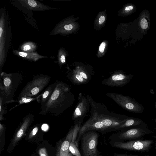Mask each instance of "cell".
Wrapping results in <instances>:
<instances>
[{
  "label": "cell",
  "mask_w": 156,
  "mask_h": 156,
  "mask_svg": "<svg viewBox=\"0 0 156 156\" xmlns=\"http://www.w3.org/2000/svg\"><path fill=\"white\" fill-rule=\"evenodd\" d=\"M68 76L70 81L76 85L88 83L91 79L92 76L91 73L80 69L74 71Z\"/></svg>",
  "instance_id": "11"
},
{
  "label": "cell",
  "mask_w": 156,
  "mask_h": 156,
  "mask_svg": "<svg viewBox=\"0 0 156 156\" xmlns=\"http://www.w3.org/2000/svg\"><path fill=\"white\" fill-rule=\"evenodd\" d=\"M106 46V43L104 42H102L100 44L99 50V51L103 53L104 52Z\"/></svg>",
  "instance_id": "27"
},
{
  "label": "cell",
  "mask_w": 156,
  "mask_h": 156,
  "mask_svg": "<svg viewBox=\"0 0 156 156\" xmlns=\"http://www.w3.org/2000/svg\"><path fill=\"white\" fill-rule=\"evenodd\" d=\"M106 94L127 111L136 113H141L144 111L143 105L138 103L134 98L129 96L112 92L107 93Z\"/></svg>",
  "instance_id": "6"
},
{
  "label": "cell",
  "mask_w": 156,
  "mask_h": 156,
  "mask_svg": "<svg viewBox=\"0 0 156 156\" xmlns=\"http://www.w3.org/2000/svg\"><path fill=\"white\" fill-rule=\"evenodd\" d=\"M13 52L14 54L24 58L25 59L32 61H37L40 59L48 58L47 57L41 55L35 52H26L17 50H14Z\"/></svg>",
  "instance_id": "18"
},
{
  "label": "cell",
  "mask_w": 156,
  "mask_h": 156,
  "mask_svg": "<svg viewBox=\"0 0 156 156\" xmlns=\"http://www.w3.org/2000/svg\"><path fill=\"white\" fill-rule=\"evenodd\" d=\"M5 20V15L3 13L1 16L0 21V70L4 65L5 52V45L6 31Z\"/></svg>",
  "instance_id": "12"
},
{
  "label": "cell",
  "mask_w": 156,
  "mask_h": 156,
  "mask_svg": "<svg viewBox=\"0 0 156 156\" xmlns=\"http://www.w3.org/2000/svg\"><path fill=\"white\" fill-rule=\"evenodd\" d=\"M43 93L40 94L39 96L35 98H22L16 101L14 100L13 102H18L19 105L21 104L27 103L31 101H37L38 103H40L41 97L43 95Z\"/></svg>",
  "instance_id": "21"
},
{
  "label": "cell",
  "mask_w": 156,
  "mask_h": 156,
  "mask_svg": "<svg viewBox=\"0 0 156 156\" xmlns=\"http://www.w3.org/2000/svg\"><path fill=\"white\" fill-rule=\"evenodd\" d=\"M38 153L40 156H48L46 149L45 148H41L39 150Z\"/></svg>",
  "instance_id": "26"
},
{
  "label": "cell",
  "mask_w": 156,
  "mask_h": 156,
  "mask_svg": "<svg viewBox=\"0 0 156 156\" xmlns=\"http://www.w3.org/2000/svg\"><path fill=\"white\" fill-rule=\"evenodd\" d=\"M114 156H134L131 155H128L125 154H119L117 153H115Z\"/></svg>",
  "instance_id": "31"
},
{
  "label": "cell",
  "mask_w": 156,
  "mask_h": 156,
  "mask_svg": "<svg viewBox=\"0 0 156 156\" xmlns=\"http://www.w3.org/2000/svg\"><path fill=\"white\" fill-rule=\"evenodd\" d=\"M22 80V76L18 73H1L0 95L3 98L4 104L13 102L15 94Z\"/></svg>",
  "instance_id": "3"
},
{
  "label": "cell",
  "mask_w": 156,
  "mask_h": 156,
  "mask_svg": "<svg viewBox=\"0 0 156 156\" xmlns=\"http://www.w3.org/2000/svg\"><path fill=\"white\" fill-rule=\"evenodd\" d=\"M74 127L70 129L65 140L58 148L56 156H67L69 153V148L73 138Z\"/></svg>",
  "instance_id": "17"
},
{
  "label": "cell",
  "mask_w": 156,
  "mask_h": 156,
  "mask_svg": "<svg viewBox=\"0 0 156 156\" xmlns=\"http://www.w3.org/2000/svg\"><path fill=\"white\" fill-rule=\"evenodd\" d=\"M73 28V26L71 24H66L64 27V30L68 31L71 30Z\"/></svg>",
  "instance_id": "28"
},
{
  "label": "cell",
  "mask_w": 156,
  "mask_h": 156,
  "mask_svg": "<svg viewBox=\"0 0 156 156\" xmlns=\"http://www.w3.org/2000/svg\"><path fill=\"white\" fill-rule=\"evenodd\" d=\"M154 121H155V123H156V118H155V119H154Z\"/></svg>",
  "instance_id": "35"
},
{
  "label": "cell",
  "mask_w": 156,
  "mask_h": 156,
  "mask_svg": "<svg viewBox=\"0 0 156 156\" xmlns=\"http://www.w3.org/2000/svg\"><path fill=\"white\" fill-rule=\"evenodd\" d=\"M48 125L46 124H43L41 127V129L44 131H47L48 129Z\"/></svg>",
  "instance_id": "29"
},
{
  "label": "cell",
  "mask_w": 156,
  "mask_h": 156,
  "mask_svg": "<svg viewBox=\"0 0 156 156\" xmlns=\"http://www.w3.org/2000/svg\"><path fill=\"white\" fill-rule=\"evenodd\" d=\"M154 105H155V109H156V102H155L154 103Z\"/></svg>",
  "instance_id": "33"
},
{
  "label": "cell",
  "mask_w": 156,
  "mask_h": 156,
  "mask_svg": "<svg viewBox=\"0 0 156 156\" xmlns=\"http://www.w3.org/2000/svg\"><path fill=\"white\" fill-rule=\"evenodd\" d=\"M105 20V17L103 16L100 17L99 20V23L100 24H102Z\"/></svg>",
  "instance_id": "30"
},
{
  "label": "cell",
  "mask_w": 156,
  "mask_h": 156,
  "mask_svg": "<svg viewBox=\"0 0 156 156\" xmlns=\"http://www.w3.org/2000/svg\"><path fill=\"white\" fill-rule=\"evenodd\" d=\"M86 97L91 107L90 115L79 129L76 141L77 146L81 136L84 133L90 130L103 133L114 131L116 127L129 117L125 115L110 111L104 104L96 102L88 94Z\"/></svg>",
  "instance_id": "1"
},
{
  "label": "cell",
  "mask_w": 156,
  "mask_h": 156,
  "mask_svg": "<svg viewBox=\"0 0 156 156\" xmlns=\"http://www.w3.org/2000/svg\"><path fill=\"white\" fill-rule=\"evenodd\" d=\"M51 78L48 76L42 74L36 76L32 80L27 83L23 89L17 100L22 98H33L38 96L37 95L49 83Z\"/></svg>",
  "instance_id": "4"
},
{
  "label": "cell",
  "mask_w": 156,
  "mask_h": 156,
  "mask_svg": "<svg viewBox=\"0 0 156 156\" xmlns=\"http://www.w3.org/2000/svg\"><path fill=\"white\" fill-rule=\"evenodd\" d=\"M69 152L74 156H82L76 145V140H72L69 145Z\"/></svg>",
  "instance_id": "22"
},
{
  "label": "cell",
  "mask_w": 156,
  "mask_h": 156,
  "mask_svg": "<svg viewBox=\"0 0 156 156\" xmlns=\"http://www.w3.org/2000/svg\"><path fill=\"white\" fill-rule=\"evenodd\" d=\"M19 2L23 6L32 10L40 11L56 9L34 0H20Z\"/></svg>",
  "instance_id": "15"
},
{
  "label": "cell",
  "mask_w": 156,
  "mask_h": 156,
  "mask_svg": "<svg viewBox=\"0 0 156 156\" xmlns=\"http://www.w3.org/2000/svg\"><path fill=\"white\" fill-rule=\"evenodd\" d=\"M58 61L59 64H63L66 61L65 56L64 55L61 54L59 53L58 54Z\"/></svg>",
  "instance_id": "25"
},
{
  "label": "cell",
  "mask_w": 156,
  "mask_h": 156,
  "mask_svg": "<svg viewBox=\"0 0 156 156\" xmlns=\"http://www.w3.org/2000/svg\"><path fill=\"white\" fill-rule=\"evenodd\" d=\"M75 96L65 83L58 81L53 92L46 104L41 108L39 114L50 113L58 116L70 107L75 101Z\"/></svg>",
  "instance_id": "2"
},
{
  "label": "cell",
  "mask_w": 156,
  "mask_h": 156,
  "mask_svg": "<svg viewBox=\"0 0 156 156\" xmlns=\"http://www.w3.org/2000/svg\"><path fill=\"white\" fill-rule=\"evenodd\" d=\"M133 76L124 72H115L101 81L102 84L112 87H122L127 84Z\"/></svg>",
  "instance_id": "9"
},
{
  "label": "cell",
  "mask_w": 156,
  "mask_h": 156,
  "mask_svg": "<svg viewBox=\"0 0 156 156\" xmlns=\"http://www.w3.org/2000/svg\"><path fill=\"white\" fill-rule=\"evenodd\" d=\"M150 14L147 10H143L139 14L138 18V23L139 28L144 34L147 32L150 27Z\"/></svg>",
  "instance_id": "14"
},
{
  "label": "cell",
  "mask_w": 156,
  "mask_h": 156,
  "mask_svg": "<svg viewBox=\"0 0 156 156\" xmlns=\"http://www.w3.org/2000/svg\"><path fill=\"white\" fill-rule=\"evenodd\" d=\"M58 81L49 85L43 93L41 100V107L42 108L47 102L52 95L57 83Z\"/></svg>",
  "instance_id": "19"
},
{
  "label": "cell",
  "mask_w": 156,
  "mask_h": 156,
  "mask_svg": "<svg viewBox=\"0 0 156 156\" xmlns=\"http://www.w3.org/2000/svg\"><path fill=\"white\" fill-rule=\"evenodd\" d=\"M90 105L86 96L79 94L78 102L73 112L72 119L74 122H82L89 111Z\"/></svg>",
  "instance_id": "10"
},
{
  "label": "cell",
  "mask_w": 156,
  "mask_h": 156,
  "mask_svg": "<svg viewBox=\"0 0 156 156\" xmlns=\"http://www.w3.org/2000/svg\"><path fill=\"white\" fill-rule=\"evenodd\" d=\"M151 133L152 131L146 127L135 126L114 133L110 136L109 138L111 141L123 142L127 140L137 138Z\"/></svg>",
  "instance_id": "7"
},
{
  "label": "cell",
  "mask_w": 156,
  "mask_h": 156,
  "mask_svg": "<svg viewBox=\"0 0 156 156\" xmlns=\"http://www.w3.org/2000/svg\"><path fill=\"white\" fill-rule=\"evenodd\" d=\"M4 129V127L3 125L1 123H0V136H1L2 133Z\"/></svg>",
  "instance_id": "32"
},
{
  "label": "cell",
  "mask_w": 156,
  "mask_h": 156,
  "mask_svg": "<svg viewBox=\"0 0 156 156\" xmlns=\"http://www.w3.org/2000/svg\"><path fill=\"white\" fill-rule=\"evenodd\" d=\"M153 143L151 140H137L124 142L110 141L111 145L114 147L122 149L136 151H145L151 147Z\"/></svg>",
  "instance_id": "8"
},
{
  "label": "cell",
  "mask_w": 156,
  "mask_h": 156,
  "mask_svg": "<svg viewBox=\"0 0 156 156\" xmlns=\"http://www.w3.org/2000/svg\"><path fill=\"white\" fill-rule=\"evenodd\" d=\"M4 104L3 98L0 95V120L1 121L5 119L3 116L6 112V108L4 107Z\"/></svg>",
  "instance_id": "23"
},
{
  "label": "cell",
  "mask_w": 156,
  "mask_h": 156,
  "mask_svg": "<svg viewBox=\"0 0 156 156\" xmlns=\"http://www.w3.org/2000/svg\"><path fill=\"white\" fill-rule=\"evenodd\" d=\"M97 156H103L102 155H100V154H98Z\"/></svg>",
  "instance_id": "34"
},
{
  "label": "cell",
  "mask_w": 156,
  "mask_h": 156,
  "mask_svg": "<svg viewBox=\"0 0 156 156\" xmlns=\"http://www.w3.org/2000/svg\"><path fill=\"white\" fill-rule=\"evenodd\" d=\"M99 134L94 130L83 133L80 138L81 154L82 156H97L99 154L97 145Z\"/></svg>",
  "instance_id": "5"
},
{
  "label": "cell",
  "mask_w": 156,
  "mask_h": 156,
  "mask_svg": "<svg viewBox=\"0 0 156 156\" xmlns=\"http://www.w3.org/2000/svg\"><path fill=\"white\" fill-rule=\"evenodd\" d=\"M37 47L35 43L31 42H27L24 43L21 46L20 49L22 51L33 52L36 49Z\"/></svg>",
  "instance_id": "20"
},
{
  "label": "cell",
  "mask_w": 156,
  "mask_h": 156,
  "mask_svg": "<svg viewBox=\"0 0 156 156\" xmlns=\"http://www.w3.org/2000/svg\"><path fill=\"white\" fill-rule=\"evenodd\" d=\"M38 130V128L37 126L34 127L30 133L29 136V139L32 138L37 133Z\"/></svg>",
  "instance_id": "24"
},
{
  "label": "cell",
  "mask_w": 156,
  "mask_h": 156,
  "mask_svg": "<svg viewBox=\"0 0 156 156\" xmlns=\"http://www.w3.org/2000/svg\"><path fill=\"white\" fill-rule=\"evenodd\" d=\"M34 120V116L29 114L23 119L22 125L18 131L12 141V145L14 146L24 134L28 127Z\"/></svg>",
  "instance_id": "13"
},
{
  "label": "cell",
  "mask_w": 156,
  "mask_h": 156,
  "mask_svg": "<svg viewBox=\"0 0 156 156\" xmlns=\"http://www.w3.org/2000/svg\"><path fill=\"white\" fill-rule=\"evenodd\" d=\"M147 125L145 122L140 119L129 117L124 122L116 127L115 131L123 130L135 126L147 127Z\"/></svg>",
  "instance_id": "16"
}]
</instances>
